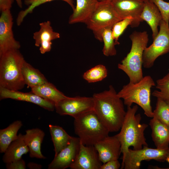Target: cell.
<instances>
[{"instance_id":"7402d4cb","label":"cell","mask_w":169,"mask_h":169,"mask_svg":"<svg viewBox=\"0 0 169 169\" xmlns=\"http://www.w3.org/2000/svg\"><path fill=\"white\" fill-rule=\"evenodd\" d=\"M29 151L23 135L20 133L17 138L8 147L3 156V161L6 164L20 160L23 155L27 154Z\"/></svg>"},{"instance_id":"3957f363","label":"cell","mask_w":169,"mask_h":169,"mask_svg":"<svg viewBox=\"0 0 169 169\" xmlns=\"http://www.w3.org/2000/svg\"><path fill=\"white\" fill-rule=\"evenodd\" d=\"M131 46L130 52L118 65V68L128 77L130 82L136 83L143 77V55L147 47L148 34L146 31H134L130 35Z\"/></svg>"},{"instance_id":"d4e9b609","label":"cell","mask_w":169,"mask_h":169,"mask_svg":"<svg viewBox=\"0 0 169 169\" xmlns=\"http://www.w3.org/2000/svg\"><path fill=\"white\" fill-rule=\"evenodd\" d=\"M23 126L20 120L15 121L5 128L0 130V152L4 153L10 144L18 137L17 133Z\"/></svg>"},{"instance_id":"8992f818","label":"cell","mask_w":169,"mask_h":169,"mask_svg":"<svg viewBox=\"0 0 169 169\" xmlns=\"http://www.w3.org/2000/svg\"><path fill=\"white\" fill-rule=\"evenodd\" d=\"M74 118L75 133L83 145L94 146L108 136L110 132L100 120L94 110Z\"/></svg>"},{"instance_id":"277c9868","label":"cell","mask_w":169,"mask_h":169,"mask_svg":"<svg viewBox=\"0 0 169 169\" xmlns=\"http://www.w3.org/2000/svg\"><path fill=\"white\" fill-rule=\"evenodd\" d=\"M25 61L19 49L9 51L0 56V87L13 90L24 87L22 68Z\"/></svg>"},{"instance_id":"1f68e13d","label":"cell","mask_w":169,"mask_h":169,"mask_svg":"<svg viewBox=\"0 0 169 169\" xmlns=\"http://www.w3.org/2000/svg\"><path fill=\"white\" fill-rule=\"evenodd\" d=\"M133 21V18L129 16L117 22L113 25L112 34L116 45L120 44L118 42L120 37L128 26H131Z\"/></svg>"},{"instance_id":"d590c367","label":"cell","mask_w":169,"mask_h":169,"mask_svg":"<svg viewBox=\"0 0 169 169\" xmlns=\"http://www.w3.org/2000/svg\"><path fill=\"white\" fill-rule=\"evenodd\" d=\"M14 0H0V10L1 12L10 10Z\"/></svg>"},{"instance_id":"ab89813d","label":"cell","mask_w":169,"mask_h":169,"mask_svg":"<svg viewBox=\"0 0 169 169\" xmlns=\"http://www.w3.org/2000/svg\"><path fill=\"white\" fill-rule=\"evenodd\" d=\"M111 0H106V1H108V2H110ZM140 0V1H143V2H145L146 1H148V0Z\"/></svg>"},{"instance_id":"83f0119b","label":"cell","mask_w":169,"mask_h":169,"mask_svg":"<svg viewBox=\"0 0 169 169\" xmlns=\"http://www.w3.org/2000/svg\"><path fill=\"white\" fill-rule=\"evenodd\" d=\"M106 67L100 64L96 65L85 72L83 77L88 83H94L102 80L107 76Z\"/></svg>"},{"instance_id":"7c38bea8","label":"cell","mask_w":169,"mask_h":169,"mask_svg":"<svg viewBox=\"0 0 169 169\" xmlns=\"http://www.w3.org/2000/svg\"><path fill=\"white\" fill-rule=\"evenodd\" d=\"M110 2L118 16L122 19L129 16L133 18V22L131 26V27H138L143 21L140 16L144 2L139 0H112Z\"/></svg>"},{"instance_id":"f35d334b","label":"cell","mask_w":169,"mask_h":169,"mask_svg":"<svg viewBox=\"0 0 169 169\" xmlns=\"http://www.w3.org/2000/svg\"><path fill=\"white\" fill-rule=\"evenodd\" d=\"M168 163H169V156H168L166 159V161Z\"/></svg>"},{"instance_id":"74e56055","label":"cell","mask_w":169,"mask_h":169,"mask_svg":"<svg viewBox=\"0 0 169 169\" xmlns=\"http://www.w3.org/2000/svg\"><path fill=\"white\" fill-rule=\"evenodd\" d=\"M19 7L20 8L22 7V0H15Z\"/></svg>"},{"instance_id":"d6a6232c","label":"cell","mask_w":169,"mask_h":169,"mask_svg":"<svg viewBox=\"0 0 169 169\" xmlns=\"http://www.w3.org/2000/svg\"><path fill=\"white\" fill-rule=\"evenodd\" d=\"M153 2L157 7L164 22L169 24V2L163 0H149Z\"/></svg>"},{"instance_id":"52a82bcc","label":"cell","mask_w":169,"mask_h":169,"mask_svg":"<svg viewBox=\"0 0 169 169\" xmlns=\"http://www.w3.org/2000/svg\"><path fill=\"white\" fill-rule=\"evenodd\" d=\"M117 15L111 3L106 1L99 2L96 8L85 23L96 39L102 41V34L108 28L122 20Z\"/></svg>"},{"instance_id":"cb8c5ba5","label":"cell","mask_w":169,"mask_h":169,"mask_svg":"<svg viewBox=\"0 0 169 169\" xmlns=\"http://www.w3.org/2000/svg\"><path fill=\"white\" fill-rule=\"evenodd\" d=\"M49 126L56 156L69 144L72 136L59 126L49 124Z\"/></svg>"},{"instance_id":"9a60e30c","label":"cell","mask_w":169,"mask_h":169,"mask_svg":"<svg viewBox=\"0 0 169 169\" xmlns=\"http://www.w3.org/2000/svg\"><path fill=\"white\" fill-rule=\"evenodd\" d=\"M94 146L103 163L112 160L118 159L121 153V144L117 134L106 136L96 143Z\"/></svg>"},{"instance_id":"484cf974","label":"cell","mask_w":169,"mask_h":169,"mask_svg":"<svg viewBox=\"0 0 169 169\" xmlns=\"http://www.w3.org/2000/svg\"><path fill=\"white\" fill-rule=\"evenodd\" d=\"M22 74L25 84L31 88L48 82L38 70L33 67L26 61L23 67Z\"/></svg>"},{"instance_id":"7a4b0ae2","label":"cell","mask_w":169,"mask_h":169,"mask_svg":"<svg viewBox=\"0 0 169 169\" xmlns=\"http://www.w3.org/2000/svg\"><path fill=\"white\" fill-rule=\"evenodd\" d=\"M138 109L137 105L127 107L120 131L117 134L121 144L122 160L130 147L132 146L134 150H138L143 146H148L144 134L148 125L141 123V114H136Z\"/></svg>"},{"instance_id":"4dcf8cb0","label":"cell","mask_w":169,"mask_h":169,"mask_svg":"<svg viewBox=\"0 0 169 169\" xmlns=\"http://www.w3.org/2000/svg\"><path fill=\"white\" fill-rule=\"evenodd\" d=\"M153 117L169 126V103L157 98Z\"/></svg>"},{"instance_id":"4316f807","label":"cell","mask_w":169,"mask_h":169,"mask_svg":"<svg viewBox=\"0 0 169 169\" xmlns=\"http://www.w3.org/2000/svg\"><path fill=\"white\" fill-rule=\"evenodd\" d=\"M55 0H25V4L28 7L24 10L20 11L16 19V23L18 26L20 25L23 22L25 17L29 13H32L34 9L38 6L45 3ZM67 3L72 8L73 10L75 7L73 0H60Z\"/></svg>"},{"instance_id":"30bf717a","label":"cell","mask_w":169,"mask_h":169,"mask_svg":"<svg viewBox=\"0 0 169 169\" xmlns=\"http://www.w3.org/2000/svg\"><path fill=\"white\" fill-rule=\"evenodd\" d=\"M92 97L67 96L55 105L57 113L61 115H69L74 118L87 111L94 110Z\"/></svg>"},{"instance_id":"836d02e7","label":"cell","mask_w":169,"mask_h":169,"mask_svg":"<svg viewBox=\"0 0 169 169\" xmlns=\"http://www.w3.org/2000/svg\"><path fill=\"white\" fill-rule=\"evenodd\" d=\"M6 168L8 169H25L26 163L22 158L16 161L6 164Z\"/></svg>"},{"instance_id":"5b68a950","label":"cell","mask_w":169,"mask_h":169,"mask_svg":"<svg viewBox=\"0 0 169 169\" xmlns=\"http://www.w3.org/2000/svg\"><path fill=\"white\" fill-rule=\"evenodd\" d=\"M155 86L152 78L147 75L137 83L129 82L123 87L117 94L123 100L124 104L127 107L131 106L133 103H135L141 108L147 117L152 118L153 113L151 103V89Z\"/></svg>"},{"instance_id":"ac0fdd59","label":"cell","mask_w":169,"mask_h":169,"mask_svg":"<svg viewBox=\"0 0 169 169\" xmlns=\"http://www.w3.org/2000/svg\"><path fill=\"white\" fill-rule=\"evenodd\" d=\"M25 132L23 137L29 149L30 157L40 159L46 158L41 151V144L45 135L44 132L37 128L27 130Z\"/></svg>"},{"instance_id":"f546056e","label":"cell","mask_w":169,"mask_h":169,"mask_svg":"<svg viewBox=\"0 0 169 169\" xmlns=\"http://www.w3.org/2000/svg\"><path fill=\"white\" fill-rule=\"evenodd\" d=\"M102 38L104 43L102 49L104 55L106 56L115 55L117 52L115 48L116 44L112 36V28L105 29L102 33Z\"/></svg>"},{"instance_id":"4fadbf2b","label":"cell","mask_w":169,"mask_h":169,"mask_svg":"<svg viewBox=\"0 0 169 169\" xmlns=\"http://www.w3.org/2000/svg\"><path fill=\"white\" fill-rule=\"evenodd\" d=\"M80 141L78 137H73L69 144L59 152L48 165V169H65L70 167L79 153Z\"/></svg>"},{"instance_id":"f1b7e54d","label":"cell","mask_w":169,"mask_h":169,"mask_svg":"<svg viewBox=\"0 0 169 169\" xmlns=\"http://www.w3.org/2000/svg\"><path fill=\"white\" fill-rule=\"evenodd\" d=\"M155 86L158 90L154 91L152 95L169 103V73L157 80Z\"/></svg>"},{"instance_id":"44dd1931","label":"cell","mask_w":169,"mask_h":169,"mask_svg":"<svg viewBox=\"0 0 169 169\" xmlns=\"http://www.w3.org/2000/svg\"><path fill=\"white\" fill-rule=\"evenodd\" d=\"M140 18L143 21H146L150 27L153 40L158 33V27L162 18L157 7L151 1L149 0L144 2Z\"/></svg>"},{"instance_id":"ffe728a7","label":"cell","mask_w":169,"mask_h":169,"mask_svg":"<svg viewBox=\"0 0 169 169\" xmlns=\"http://www.w3.org/2000/svg\"><path fill=\"white\" fill-rule=\"evenodd\" d=\"M149 125L151 130L152 140L156 148L169 147V126L155 117L150 120Z\"/></svg>"},{"instance_id":"9c48e42d","label":"cell","mask_w":169,"mask_h":169,"mask_svg":"<svg viewBox=\"0 0 169 169\" xmlns=\"http://www.w3.org/2000/svg\"><path fill=\"white\" fill-rule=\"evenodd\" d=\"M160 30L152 43L145 49L143 55V66L152 67L159 56L169 53V24L163 20L159 25Z\"/></svg>"},{"instance_id":"e0dca14e","label":"cell","mask_w":169,"mask_h":169,"mask_svg":"<svg viewBox=\"0 0 169 169\" xmlns=\"http://www.w3.org/2000/svg\"><path fill=\"white\" fill-rule=\"evenodd\" d=\"M39 30L33 34L35 45L39 47V51L41 54L49 52L51 49L52 41L59 38L60 34L54 31L49 21L39 23Z\"/></svg>"},{"instance_id":"8d00e7d4","label":"cell","mask_w":169,"mask_h":169,"mask_svg":"<svg viewBox=\"0 0 169 169\" xmlns=\"http://www.w3.org/2000/svg\"><path fill=\"white\" fill-rule=\"evenodd\" d=\"M27 166L30 169H40L42 168L41 165L33 162L28 163Z\"/></svg>"},{"instance_id":"8fae6325","label":"cell","mask_w":169,"mask_h":169,"mask_svg":"<svg viewBox=\"0 0 169 169\" xmlns=\"http://www.w3.org/2000/svg\"><path fill=\"white\" fill-rule=\"evenodd\" d=\"M13 18L10 10L1 12L0 17V56L11 50L19 49V42L14 38Z\"/></svg>"},{"instance_id":"e575fe53","label":"cell","mask_w":169,"mask_h":169,"mask_svg":"<svg viewBox=\"0 0 169 169\" xmlns=\"http://www.w3.org/2000/svg\"><path fill=\"white\" fill-rule=\"evenodd\" d=\"M121 166L118 159L112 160L103 163L100 169H118Z\"/></svg>"},{"instance_id":"6da1fadb","label":"cell","mask_w":169,"mask_h":169,"mask_svg":"<svg viewBox=\"0 0 169 169\" xmlns=\"http://www.w3.org/2000/svg\"><path fill=\"white\" fill-rule=\"evenodd\" d=\"M94 110L110 132L119 131L126 112L124 102L112 85L107 90L94 94Z\"/></svg>"},{"instance_id":"60d3db41","label":"cell","mask_w":169,"mask_h":169,"mask_svg":"<svg viewBox=\"0 0 169 169\" xmlns=\"http://www.w3.org/2000/svg\"><path fill=\"white\" fill-rule=\"evenodd\" d=\"M99 2H102L105 1L106 0H98Z\"/></svg>"},{"instance_id":"2e32d148","label":"cell","mask_w":169,"mask_h":169,"mask_svg":"<svg viewBox=\"0 0 169 169\" xmlns=\"http://www.w3.org/2000/svg\"><path fill=\"white\" fill-rule=\"evenodd\" d=\"M8 98L33 103L49 111H53L55 110V104L44 99L32 91L24 93L19 90H10L0 87V100Z\"/></svg>"},{"instance_id":"603a6c76","label":"cell","mask_w":169,"mask_h":169,"mask_svg":"<svg viewBox=\"0 0 169 169\" xmlns=\"http://www.w3.org/2000/svg\"><path fill=\"white\" fill-rule=\"evenodd\" d=\"M31 89L32 92L55 105L67 97L49 82Z\"/></svg>"},{"instance_id":"d6986e66","label":"cell","mask_w":169,"mask_h":169,"mask_svg":"<svg viewBox=\"0 0 169 169\" xmlns=\"http://www.w3.org/2000/svg\"><path fill=\"white\" fill-rule=\"evenodd\" d=\"M76 4L69 17V23H85L93 12L99 1L98 0H76Z\"/></svg>"},{"instance_id":"ba28073f","label":"cell","mask_w":169,"mask_h":169,"mask_svg":"<svg viewBox=\"0 0 169 169\" xmlns=\"http://www.w3.org/2000/svg\"><path fill=\"white\" fill-rule=\"evenodd\" d=\"M169 156V147L165 149L152 148L143 146L138 150L130 148L122 160L121 169H139L144 161L155 160L161 162L166 161Z\"/></svg>"},{"instance_id":"5bb4252c","label":"cell","mask_w":169,"mask_h":169,"mask_svg":"<svg viewBox=\"0 0 169 169\" xmlns=\"http://www.w3.org/2000/svg\"><path fill=\"white\" fill-rule=\"evenodd\" d=\"M102 164L94 146H85L80 142L77 156L70 168L71 169H100Z\"/></svg>"}]
</instances>
